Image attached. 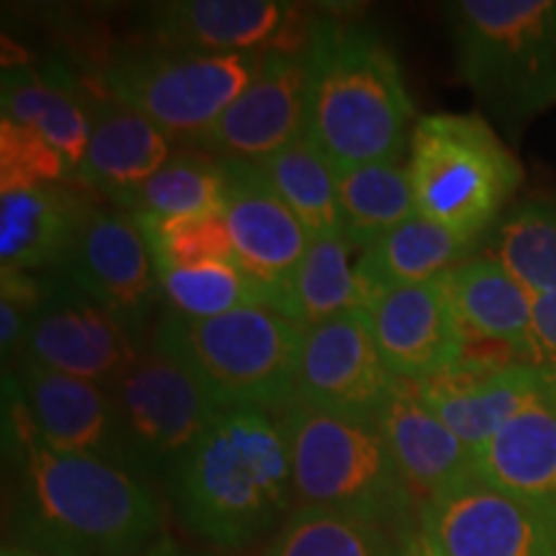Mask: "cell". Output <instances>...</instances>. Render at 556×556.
I'll return each instance as SVG.
<instances>
[{"label": "cell", "mask_w": 556, "mask_h": 556, "mask_svg": "<svg viewBox=\"0 0 556 556\" xmlns=\"http://www.w3.org/2000/svg\"><path fill=\"white\" fill-rule=\"evenodd\" d=\"M3 402V441L16 469L11 526L18 548L47 556L142 554L160 528L150 484L103 458L47 446L9 371Z\"/></svg>", "instance_id": "1"}, {"label": "cell", "mask_w": 556, "mask_h": 556, "mask_svg": "<svg viewBox=\"0 0 556 556\" xmlns=\"http://www.w3.org/2000/svg\"><path fill=\"white\" fill-rule=\"evenodd\" d=\"M304 139L332 170L400 163L415 106L402 65L377 29L317 18L309 24Z\"/></svg>", "instance_id": "2"}, {"label": "cell", "mask_w": 556, "mask_h": 556, "mask_svg": "<svg viewBox=\"0 0 556 556\" xmlns=\"http://www.w3.org/2000/svg\"><path fill=\"white\" fill-rule=\"evenodd\" d=\"M168 486L191 533L225 548L253 544L274 531L294 497L281 422L261 407L219 409Z\"/></svg>", "instance_id": "3"}, {"label": "cell", "mask_w": 556, "mask_h": 556, "mask_svg": "<svg viewBox=\"0 0 556 556\" xmlns=\"http://www.w3.org/2000/svg\"><path fill=\"white\" fill-rule=\"evenodd\" d=\"M304 328L270 307L191 319L165 309L152 348L199 381L219 409L261 407L278 415L296 397Z\"/></svg>", "instance_id": "4"}, {"label": "cell", "mask_w": 556, "mask_h": 556, "mask_svg": "<svg viewBox=\"0 0 556 556\" xmlns=\"http://www.w3.org/2000/svg\"><path fill=\"white\" fill-rule=\"evenodd\" d=\"M456 73L510 131L556 106V0L446 5Z\"/></svg>", "instance_id": "5"}, {"label": "cell", "mask_w": 556, "mask_h": 556, "mask_svg": "<svg viewBox=\"0 0 556 556\" xmlns=\"http://www.w3.org/2000/svg\"><path fill=\"white\" fill-rule=\"evenodd\" d=\"M289 443L299 507L345 513L413 533L415 500L377 422L291 402L276 415Z\"/></svg>", "instance_id": "6"}, {"label": "cell", "mask_w": 556, "mask_h": 556, "mask_svg": "<svg viewBox=\"0 0 556 556\" xmlns=\"http://www.w3.org/2000/svg\"><path fill=\"white\" fill-rule=\"evenodd\" d=\"M405 168L417 214L479 242L523 184L518 157L477 114L417 119Z\"/></svg>", "instance_id": "7"}, {"label": "cell", "mask_w": 556, "mask_h": 556, "mask_svg": "<svg viewBox=\"0 0 556 556\" xmlns=\"http://www.w3.org/2000/svg\"><path fill=\"white\" fill-rule=\"evenodd\" d=\"M263 54H214L150 45L116 52L99 73L103 93L135 109L170 142L191 148L258 75Z\"/></svg>", "instance_id": "8"}, {"label": "cell", "mask_w": 556, "mask_h": 556, "mask_svg": "<svg viewBox=\"0 0 556 556\" xmlns=\"http://www.w3.org/2000/svg\"><path fill=\"white\" fill-rule=\"evenodd\" d=\"M124 469L139 479L165 477L204 435L219 407L176 361L148 348L114 384Z\"/></svg>", "instance_id": "9"}, {"label": "cell", "mask_w": 556, "mask_h": 556, "mask_svg": "<svg viewBox=\"0 0 556 556\" xmlns=\"http://www.w3.org/2000/svg\"><path fill=\"white\" fill-rule=\"evenodd\" d=\"M54 274L106 307L139 336L163 296L150 242L135 214L90 204Z\"/></svg>", "instance_id": "10"}, {"label": "cell", "mask_w": 556, "mask_h": 556, "mask_svg": "<svg viewBox=\"0 0 556 556\" xmlns=\"http://www.w3.org/2000/svg\"><path fill=\"white\" fill-rule=\"evenodd\" d=\"M438 556H556V510L500 492L471 475L417 510Z\"/></svg>", "instance_id": "11"}, {"label": "cell", "mask_w": 556, "mask_h": 556, "mask_svg": "<svg viewBox=\"0 0 556 556\" xmlns=\"http://www.w3.org/2000/svg\"><path fill=\"white\" fill-rule=\"evenodd\" d=\"M139 353L137 338L106 307L62 276H45L18 361L111 387Z\"/></svg>", "instance_id": "12"}, {"label": "cell", "mask_w": 556, "mask_h": 556, "mask_svg": "<svg viewBox=\"0 0 556 556\" xmlns=\"http://www.w3.org/2000/svg\"><path fill=\"white\" fill-rule=\"evenodd\" d=\"M309 54L304 47H281L263 54V65L240 99L232 101L191 150L217 160L261 165L299 142L307 127Z\"/></svg>", "instance_id": "13"}, {"label": "cell", "mask_w": 556, "mask_h": 556, "mask_svg": "<svg viewBox=\"0 0 556 556\" xmlns=\"http://www.w3.org/2000/svg\"><path fill=\"white\" fill-rule=\"evenodd\" d=\"M397 374L381 356L366 312H345L304 330L296 402L323 413L377 422Z\"/></svg>", "instance_id": "14"}, {"label": "cell", "mask_w": 556, "mask_h": 556, "mask_svg": "<svg viewBox=\"0 0 556 556\" xmlns=\"http://www.w3.org/2000/svg\"><path fill=\"white\" fill-rule=\"evenodd\" d=\"M546 387L544 374L513 353H482L471 348L446 371L417 381L428 407L471 451L484 446Z\"/></svg>", "instance_id": "15"}, {"label": "cell", "mask_w": 556, "mask_h": 556, "mask_svg": "<svg viewBox=\"0 0 556 556\" xmlns=\"http://www.w3.org/2000/svg\"><path fill=\"white\" fill-rule=\"evenodd\" d=\"M225 222L238 263L274 299L278 312L283 289L309 248V232L283 204L263 170L253 163L222 160Z\"/></svg>", "instance_id": "16"}, {"label": "cell", "mask_w": 556, "mask_h": 556, "mask_svg": "<svg viewBox=\"0 0 556 556\" xmlns=\"http://www.w3.org/2000/svg\"><path fill=\"white\" fill-rule=\"evenodd\" d=\"M144 31L155 45L214 54L281 50L296 9L276 0H168L148 5Z\"/></svg>", "instance_id": "17"}, {"label": "cell", "mask_w": 556, "mask_h": 556, "mask_svg": "<svg viewBox=\"0 0 556 556\" xmlns=\"http://www.w3.org/2000/svg\"><path fill=\"white\" fill-rule=\"evenodd\" d=\"M364 312L381 356L400 379H430L464 356L467 336L438 281L387 291Z\"/></svg>", "instance_id": "18"}, {"label": "cell", "mask_w": 556, "mask_h": 556, "mask_svg": "<svg viewBox=\"0 0 556 556\" xmlns=\"http://www.w3.org/2000/svg\"><path fill=\"white\" fill-rule=\"evenodd\" d=\"M16 379L34 433L47 446L103 458L124 469L119 422L106 387L65 377L29 361H18Z\"/></svg>", "instance_id": "19"}, {"label": "cell", "mask_w": 556, "mask_h": 556, "mask_svg": "<svg viewBox=\"0 0 556 556\" xmlns=\"http://www.w3.org/2000/svg\"><path fill=\"white\" fill-rule=\"evenodd\" d=\"M377 426L417 510L428 500L475 475V451L464 446L428 407L417 381L397 377Z\"/></svg>", "instance_id": "20"}, {"label": "cell", "mask_w": 556, "mask_h": 556, "mask_svg": "<svg viewBox=\"0 0 556 556\" xmlns=\"http://www.w3.org/2000/svg\"><path fill=\"white\" fill-rule=\"evenodd\" d=\"M170 139L155 124L111 96L90 99L88 150L78 184L124 208L170 160Z\"/></svg>", "instance_id": "21"}, {"label": "cell", "mask_w": 556, "mask_h": 556, "mask_svg": "<svg viewBox=\"0 0 556 556\" xmlns=\"http://www.w3.org/2000/svg\"><path fill=\"white\" fill-rule=\"evenodd\" d=\"M90 99L93 96L60 60L41 67L13 62L3 70V119L24 124L45 137L65 157L73 180H78L88 150Z\"/></svg>", "instance_id": "22"}, {"label": "cell", "mask_w": 556, "mask_h": 556, "mask_svg": "<svg viewBox=\"0 0 556 556\" xmlns=\"http://www.w3.org/2000/svg\"><path fill=\"white\" fill-rule=\"evenodd\" d=\"M475 477L556 510V389L548 384L475 451Z\"/></svg>", "instance_id": "23"}, {"label": "cell", "mask_w": 556, "mask_h": 556, "mask_svg": "<svg viewBox=\"0 0 556 556\" xmlns=\"http://www.w3.org/2000/svg\"><path fill=\"white\" fill-rule=\"evenodd\" d=\"M90 204L93 201L67 184H37L0 193L3 268L54 274Z\"/></svg>", "instance_id": "24"}, {"label": "cell", "mask_w": 556, "mask_h": 556, "mask_svg": "<svg viewBox=\"0 0 556 556\" xmlns=\"http://www.w3.org/2000/svg\"><path fill=\"white\" fill-rule=\"evenodd\" d=\"M467 340L510 348L533 366V296L490 255H475L438 278Z\"/></svg>", "instance_id": "25"}, {"label": "cell", "mask_w": 556, "mask_h": 556, "mask_svg": "<svg viewBox=\"0 0 556 556\" xmlns=\"http://www.w3.org/2000/svg\"><path fill=\"white\" fill-rule=\"evenodd\" d=\"M477 248L479 240L462 238L448 227L417 214L387 238H381L377 245L358 253L356 278L364 291L366 307L392 289L438 281L448 270L475 258Z\"/></svg>", "instance_id": "26"}, {"label": "cell", "mask_w": 556, "mask_h": 556, "mask_svg": "<svg viewBox=\"0 0 556 556\" xmlns=\"http://www.w3.org/2000/svg\"><path fill=\"white\" fill-rule=\"evenodd\" d=\"M351 253L353 248L343 238L312 240L289 287L283 289L278 312L299 328L309 330L345 312L366 309Z\"/></svg>", "instance_id": "27"}, {"label": "cell", "mask_w": 556, "mask_h": 556, "mask_svg": "<svg viewBox=\"0 0 556 556\" xmlns=\"http://www.w3.org/2000/svg\"><path fill=\"white\" fill-rule=\"evenodd\" d=\"M338 204L343 240L358 253L417 217L407 168L400 163H374L338 173Z\"/></svg>", "instance_id": "28"}, {"label": "cell", "mask_w": 556, "mask_h": 556, "mask_svg": "<svg viewBox=\"0 0 556 556\" xmlns=\"http://www.w3.org/2000/svg\"><path fill=\"white\" fill-rule=\"evenodd\" d=\"M407 536L345 513L296 507L261 556H400Z\"/></svg>", "instance_id": "29"}, {"label": "cell", "mask_w": 556, "mask_h": 556, "mask_svg": "<svg viewBox=\"0 0 556 556\" xmlns=\"http://www.w3.org/2000/svg\"><path fill=\"white\" fill-rule=\"evenodd\" d=\"M490 258L531 296L556 291V197L526 199L490 229Z\"/></svg>", "instance_id": "30"}, {"label": "cell", "mask_w": 556, "mask_h": 556, "mask_svg": "<svg viewBox=\"0 0 556 556\" xmlns=\"http://www.w3.org/2000/svg\"><path fill=\"white\" fill-rule=\"evenodd\" d=\"M268 184L302 222L312 240L343 238L336 170L307 139L289 144L258 165Z\"/></svg>", "instance_id": "31"}, {"label": "cell", "mask_w": 556, "mask_h": 556, "mask_svg": "<svg viewBox=\"0 0 556 556\" xmlns=\"http://www.w3.org/2000/svg\"><path fill=\"white\" fill-rule=\"evenodd\" d=\"M225 180L222 160L201 150L173 152L168 163L127 201V212L142 219H180L222 212Z\"/></svg>", "instance_id": "32"}, {"label": "cell", "mask_w": 556, "mask_h": 556, "mask_svg": "<svg viewBox=\"0 0 556 556\" xmlns=\"http://www.w3.org/2000/svg\"><path fill=\"white\" fill-rule=\"evenodd\" d=\"M165 304L176 315L208 319L242 307H270L274 299L238 266H199L160 270Z\"/></svg>", "instance_id": "33"}, {"label": "cell", "mask_w": 556, "mask_h": 556, "mask_svg": "<svg viewBox=\"0 0 556 556\" xmlns=\"http://www.w3.org/2000/svg\"><path fill=\"white\" fill-rule=\"evenodd\" d=\"M150 242L157 274L165 268H199V266H238L232 235L225 214H197L180 219H142L137 217Z\"/></svg>", "instance_id": "34"}, {"label": "cell", "mask_w": 556, "mask_h": 556, "mask_svg": "<svg viewBox=\"0 0 556 556\" xmlns=\"http://www.w3.org/2000/svg\"><path fill=\"white\" fill-rule=\"evenodd\" d=\"M0 176L3 191L73 180L65 157L45 137L11 119L0 122Z\"/></svg>", "instance_id": "35"}, {"label": "cell", "mask_w": 556, "mask_h": 556, "mask_svg": "<svg viewBox=\"0 0 556 556\" xmlns=\"http://www.w3.org/2000/svg\"><path fill=\"white\" fill-rule=\"evenodd\" d=\"M533 366L556 389V291L554 294L533 296Z\"/></svg>", "instance_id": "36"}, {"label": "cell", "mask_w": 556, "mask_h": 556, "mask_svg": "<svg viewBox=\"0 0 556 556\" xmlns=\"http://www.w3.org/2000/svg\"><path fill=\"white\" fill-rule=\"evenodd\" d=\"M400 556H438L426 539H422L420 531H413L405 539V546H402Z\"/></svg>", "instance_id": "37"}, {"label": "cell", "mask_w": 556, "mask_h": 556, "mask_svg": "<svg viewBox=\"0 0 556 556\" xmlns=\"http://www.w3.org/2000/svg\"><path fill=\"white\" fill-rule=\"evenodd\" d=\"M144 556H206V554H189V552H184L178 544H173V541L163 539V541H157V544H152Z\"/></svg>", "instance_id": "38"}, {"label": "cell", "mask_w": 556, "mask_h": 556, "mask_svg": "<svg viewBox=\"0 0 556 556\" xmlns=\"http://www.w3.org/2000/svg\"><path fill=\"white\" fill-rule=\"evenodd\" d=\"M3 556H47V554H39V552H29V548H5Z\"/></svg>", "instance_id": "39"}]
</instances>
